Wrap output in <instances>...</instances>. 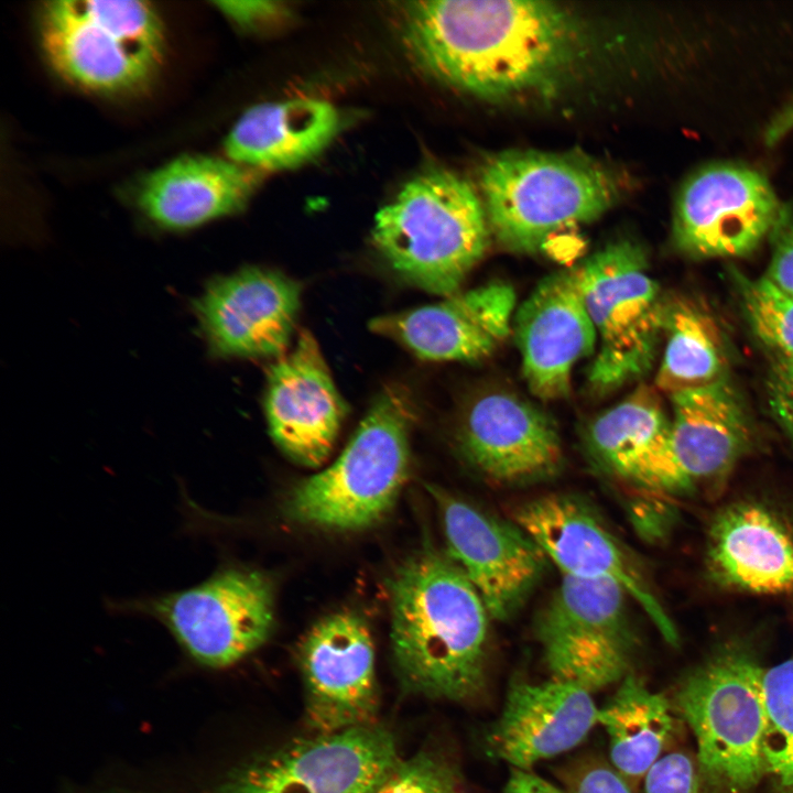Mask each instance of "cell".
I'll return each instance as SVG.
<instances>
[{"instance_id":"10","label":"cell","mask_w":793,"mask_h":793,"mask_svg":"<svg viewBox=\"0 0 793 793\" xmlns=\"http://www.w3.org/2000/svg\"><path fill=\"white\" fill-rule=\"evenodd\" d=\"M628 597L612 582L563 575L534 624L551 680L591 693L631 673L639 641Z\"/></svg>"},{"instance_id":"17","label":"cell","mask_w":793,"mask_h":793,"mask_svg":"<svg viewBox=\"0 0 793 793\" xmlns=\"http://www.w3.org/2000/svg\"><path fill=\"white\" fill-rule=\"evenodd\" d=\"M264 410L274 443L292 460L316 467L329 456L347 406L308 330L269 367Z\"/></svg>"},{"instance_id":"8","label":"cell","mask_w":793,"mask_h":793,"mask_svg":"<svg viewBox=\"0 0 793 793\" xmlns=\"http://www.w3.org/2000/svg\"><path fill=\"white\" fill-rule=\"evenodd\" d=\"M574 270L598 341L586 382L593 394L602 397L649 372L665 303L649 274L645 253L630 239L607 243Z\"/></svg>"},{"instance_id":"24","label":"cell","mask_w":793,"mask_h":793,"mask_svg":"<svg viewBox=\"0 0 793 793\" xmlns=\"http://www.w3.org/2000/svg\"><path fill=\"white\" fill-rule=\"evenodd\" d=\"M258 184L253 169L207 155H184L139 185L142 211L169 229H188L241 210Z\"/></svg>"},{"instance_id":"15","label":"cell","mask_w":793,"mask_h":793,"mask_svg":"<svg viewBox=\"0 0 793 793\" xmlns=\"http://www.w3.org/2000/svg\"><path fill=\"white\" fill-rule=\"evenodd\" d=\"M298 661L305 721L312 730L333 734L374 724L379 708L374 649L359 616L338 612L321 620L303 639Z\"/></svg>"},{"instance_id":"5","label":"cell","mask_w":793,"mask_h":793,"mask_svg":"<svg viewBox=\"0 0 793 793\" xmlns=\"http://www.w3.org/2000/svg\"><path fill=\"white\" fill-rule=\"evenodd\" d=\"M414 416L405 388L383 389L338 458L292 490L285 515L304 525L341 532L382 520L409 476Z\"/></svg>"},{"instance_id":"6","label":"cell","mask_w":793,"mask_h":793,"mask_svg":"<svg viewBox=\"0 0 793 793\" xmlns=\"http://www.w3.org/2000/svg\"><path fill=\"white\" fill-rule=\"evenodd\" d=\"M39 30L53 68L95 93L141 90L164 59V25L146 1H50L40 10Z\"/></svg>"},{"instance_id":"28","label":"cell","mask_w":793,"mask_h":793,"mask_svg":"<svg viewBox=\"0 0 793 793\" xmlns=\"http://www.w3.org/2000/svg\"><path fill=\"white\" fill-rule=\"evenodd\" d=\"M666 336L655 385L669 397L727 380V358L715 321L688 301L665 304Z\"/></svg>"},{"instance_id":"25","label":"cell","mask_w":793,"mask_h":793,"mask_svg":"<svg viewBox=\"0 0 793 793\" xmlns=\"http://www.w3.org/2000/svg\"><path fill=\"white\" fill-rule=\"evenodd\" d=\"M672 445L685 476L717 487L750 443L740 399L727 380L671 395Z\"/></svg>"},{"instance_id":"2","label":"cell","mask_w":793,"mask_h":793,"mask_svg":"<svg viewBox=\"0 0 793 793\" xmlns=\"http://www.w3.org/2000/svg\"><path fill=\"white\" fill-rule=\"evenodd\" d=\"M391 650L401 687L432 699L469 702L485 688L488 610L461 569L434 550L390 579Z\"/></svg>"},{"instance_id":"38","label":"cell","mask_w":793,"mask_h":793,"mask_svg":"<svg viewBox=\"0 0 793 793\" xmlns=\"http://www.w3.org/2000/svg\"><path fill=\"white\" fill-rule=\"evenodd\" d=\"M793 130V101L783 108L769 123L764 132L767 144H775Z\"/></svg>"},{"instance_id":"31","label":"cell","mask_w":793,"mask_h":793,"mask_svg":"<svg viewBox=\"0 0 793 793\" xmlns=\"http://www.w3.org/2000/svg\"><path fill=\"white\" fill-rule=\"evenodd\" d=\"M366 793H467L458 768L436 750L399 762Z\"/></svg>"},{"instance_id":"11","label":"cell","mask_w":793,"mask_h":793,"mask_svg":"<svg viewBox=\"0 0 793 793\" xmlns=\"http://www.w3.org/2000/svg\"><path fill=\"white\" fill-rule=\"evenodd\" d=\"M400 759L393 735L374 723L264 752L206 793H366Z\"/></svg>"},{"instance_id":"13","label":"cell","mask_w":793,"mask_h":793,"mask_svg":"<svg viewBox=\"0 0 793 793\" xmlns=\"http://www.w3.org/2000/svg\"><path fill=\"white\" fill-rule=\"evenodd\" d=\"M439 508L448 557L481 597L491 618L504 621L541 580L547 557L513 520H503L430 487Z\"/></svg>"},{"instance_id":"22","label":"cell","mask_w":793,"mask_h":793,"mask_svg":"<svg viewBox=\"0 0 793 793\" xmlns=\"http://www.w3.org/2000/svg\"><path fill=\"white\" fill-rule=\"evenodd\" d=\"M584 443L601 471L637 488L680 493L693 487L675 457L671 421L656 392L645 384L596 416Z\"/></svg>"},{"instance_id":"16","label":"cell","mask_w":793,"mask_h":793,"mask_svg":"<svg viewBox=\"0 0 793 793\" xmlns=\"http://www.w3.org/2000/svg\"><path fill=\"white\" fill-rule=\"evenodd\" d=\"M301 294L284 273L247 268L213 281L195 312L214 354L276 359L293 345Z\"/></svg>"},{"instance_id":"35","label":"cell","mask_w":793,"mask_h":793,"mask_svg":"<svg viewBox=\"0 0 793 793\" xmlns=\"http://www.w3.org/2000/svg\"><path fill=\"white\" fill-rule=\"evenodd\" d=\"M567 793H633L627 780L611 764L590 761L573 771Z\"/></svg>"},{"instance_id":"7","label":"cell","mask_w":793,"mask_h":793,"mask_svg":"<svg viewBox=\"0 0 793 793\" xmlns=\"http://www.w3.org/2000/svg\"><path fill=\"white\" fill-rule=\"evenodd\" d=\"M762 672L749 649L728 643L688 672L675 693L696 738L699 770L724 793H746L767 773Z\"/></svg>"},{"instance_id":"27","label":"cell","mask_w":793,"mask_h":793,"mask_svg":"<svg viewBox=\"0 0 793 793\" xmlns=\"http://www.w3.org/2000/svg\"><path fill=\"white\" fill-rule=\"evenodd\" d=\"M597 723L608 736L612 768L630 780L645 778L661 759L673 729L666 698L632 673L598 709Z\"/></svg>"},{"instance_id":"36","label":"cell","mask_w":793,"mask_h":793,"mask_svg":"<svg viewBox=\"0 0 793 793\" xmlns=\"http://www.w3.org/2000/svg\"><path fill=\"white\" fill-rule=\"evenodd\" d=\"M217 8L242 28L256 29L282 18L286 8L276 1H217Z\"/></svg>"},{"instance_id":"12","label":"cell","mask_w":793,"mask_h":793,"mask_svg":"<svg viewBox=\"0 0 793 793\" xmlns=\"http://www.w3.org/2000/svg\"><path fill=\"white\" fill-rule=\"evenodd\" d=\"M520 525L564 576L619 585L672 644L677 636L634 555L599 513L573 495L550 493L518 506Z\"/></svg>"},{"instance_id":"1","label":"cell","mask_w":793,"mask_h":793,"mask_svg":"<svg viewBox=\"0 0 793 793\" xmlns=\"http://www.w3.org/2000/svg\"><path fill=\"white\" fill-rule=\"evenodd\" d=\"M401 22L423 70L491 102L554 99L591 73L604 47L589 18L557 2L414 1Z\"/></svg>"},{"instance_id":"37","label":"cell","mask_w":793,"mask_h":793,"mask_svg":"<svg viewBox=\"0 0 793 793\" xmlns=\"http://www.w3.org/2000/svg\"><path fill=\"white\" fill-rule=\"evenodd\" d=\"M502 793H563L541 776L523 769H512Z\"/></svg>"},{"instance_id":"33","label":"cell","mask_w":793,"mask_h":793,"mask_svg":"<svg viewBox=\"0 0 793 793\" xmlns=\"http://www.w3.org/2000/svg\"><path fill=\"white\" fill-rule=\"evenodd\" d=\"M765 391L771 414L793 442V356H773Z\"/></svg>"},{"instance_id":"34","label":"cell","mask_w":793,"mask_h":793,"mask_svg":"<svg viewBox=\"0 0 793 793\" xmlns=\"http://www.w3.org/2000/svg\"><path fill=\"white\" fill-rule=\"evenodd\" d=\"M771 232L773 251L764 275L778 287L793 295V208L783 206Z\"/></svg>"},{"instance_id":"18","label":"cell","mask_w":793,"mask_h":793,"mask_svg":"<svg viewBox=\"0 0 793 793\" xmlns=\"http://www.w3.org/2000/svg\"><path fill=\"white\" fill-rule=\"evenodd\" d=\"M515 302L513 287L496 281L437 303L378 316L369 328L424 360L477 362L508 338Z\"/></svg>"},{"instance_id":"21","label":"cell","mask_w":793,"mask_h":793,"mask_svg":"<svg viewBox=\"0 0 793 793\" xmlns=\"http://www.w3.org/2000/svg\"><path fill=\"white\" fill-rule=\"evenodd\" d=\"M459 445L467 460L500 484L548 479L563 466L554 420L531 402L496 391L476 399L464 414Z\"/></svg>"},{"instance_id":"23","label":"cell","mask_w":793,"mask_h":793,"mask_svg":"<svg viewBox=\"0 0 793 793\" xmlns=\"http://www.w3.org/2000/svg\"><path fill=\"white\" fill-rule=\"evenodd\" d=\"M590 692L554 680L514 682L499 718L486 735L490 757L529 770L578 746L597 724Z\"/></svg>"},{"instance_id":"26","label":"cell","mask_w":793,"mask_h":793,"mask_svg":"<svg viewBox=\"0 0 793 793\" xmlns=\"http://www.w3.org/2000/svg\"><path fill=\"white\" fill-rule=\"evenodd\" d=\"M340 116L329 102L290 99L249 108L225 140L231 161L250 169L285 170L317 156L337 135Z\"/></svg>"},{"instance_id":"19","label":"cell","mask_w":793,"mask_h":793,"mask_svg":"<svg viewBox=\"0 0 793 793\" xmlns=\"http://www.w3.org/2000/svg\"><path fill=\"white\" fill-rule=\"evenodd\" d=\"M705 567L721 589L793 606V515L758 500L723 507L707 530Z\"/></svg>"},{"instance_id":"14","label":"cell","mask_w":793,"mask_h":793,"mask_svg":"<svg viewBox=\"0 0 793 793\" xmlns=\"http://www.w3.org/2000/svg\"><path fill=\"white\" fill-rule=\"evenodd\" d=\"M782 209L759 172L713 166L682 187L674 209L673 241L695 258L745 256L773 230Z\"/></svg>"},{"instance_id":"20","label":"cell","mask_w":793,"mask_h":793,"mask_svg":"<svg viewBox=\"0 0 793 793\" xmlns=\"http://www.w3.org/2000/svg\"><path fill=\"white\" fill-rule=\"evenodd\" d=\"M513 326L530 391L542 401L566 398L574 366L597 343L575 270L544 276L517 309Z\"/></svg>"},{"instance_id":"30","label":"cell","mask_w":793,"mask_h":793,"mask_svg":"<svg viewBox=\"0 0 793 793\" xmlns=\"http://www.w3.org/2000/svg\"><path fill=\"white\" fill-rule=\"evenodd\" d=\"M735 282L753 334L773 356H793V295L765 275L748 278L735 272Z\"/></svg>"},{"instance_id":"4","label":"cell","mask_w":793,"mask_h":793,"mask_svg":"<svg viewBox=\"0 0 793 793\" xmlns=\"http://www.w3.org/2000/svg\"><path fill=\"white\" fill-rule=\"evenodd\" d=\"M491 238L475 187L433 169L410 180L374 217L373 243L406 283L442 297L460 291Z\"/></svg>"},{"instance_id":"29","label":"cell","mask_w":793,"mask_h":793,"mask_svg":"<svg viewBox=\"0 0 793 793\" xmlns=\"http://www.w3.org/2000/svg\"><path fill=\"white\" fill-rule=\"evenodd\" d=\"M763 757L767 773L793 793V655L763 669Z\"/></svg>"},{"instance_id":"9","label":"cell","mask_w":793,"mask_h":793,"mask_svg":"<svg viewBox=\"0 0 793 793\" xmlns=\"http://www.w3.org/2000/svg\"><path fill=\"white\" fill-rule=\"evenodd\" d=\"M111 608L157 621L192 662L211 670L231 666L258 650L274 622L270 579L238 566L220 567L185 589L113 602Z\"/></svg>"},{"instance_id":"32","label":"cell","mask_w":793,"mask_h":793,"mask_svg":"<svg viewBox=\"0 0 793 793\" xmlns=\"http://www.w3.org/2000/svg\"><path fill=\"white\" fill-rule=\"evenodd\" d=\"M645 793H703L692 760L682 752L662 757L644 778Z\"/></svg>"},{"instance_id":"3","label":"cell","mask_w":793,"mask_h":793,"mask_svg":"<svg viewBox=\"0 0 793 793\" xmlns=\"http://www.w3.org/2000/svg\"><path fill=\"white\" fill-rule=\"evenodd\" d=\"M478 186L491 237L528 254L611 209L626 193V177L579 151L507 150L482 160Z\"/></svg>"}]
</instances>
